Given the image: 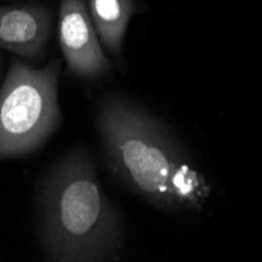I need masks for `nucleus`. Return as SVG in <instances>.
Segmentation results:
<instances>
[{"label": "nucleus", "instance_id": "1", "mask_svg": "<svg viewBox=\"0 0 262 262\" xmlns=\"http://www.w3.org/2000/svg\"><path fill=\"white\" fill-rule=\"evenodd\" d=\"M38 217L39 242L47 260H110L123 251L120 217L83 146L71 149L41 181Z\"/></svg>", "mask_w": 262, "mask_h": 262}, {"label": "nucleus", "instance_id": "2", "mask_svg": "<svg viewBox=\"0 0 262 262\" xmlns=\"http://www.w3.org/2000/svg\"><path fill=\"white\" fill-rule=\"evenodd\" d=\"M98 126L110 173L132 193L160 210H176L171 176L188 159L174 134L135 102L107 96Z\"/></svg>", "mask_w": 262, "mask_h": 262}, {"label": "nucleus", "instance_id": "3", "mask_svg": "<svg viewBox=\"0 0 262 262\" xmlns=\"http://www.w3.org/2000/svg\"><path fill=\"white\" fill-rule=\"evenodd\" d=\"M57 60L42 68L13 61L0 88V159L38 151L61 124Z\"/></svg>", "mask_w": 262, "mask_h": 262}, {"label": "nucleus", "instance_id": "4", "mask_svg": "<svg viewBox=\"0 0 262 262\" xmlns=\"http://www.w3.org/2000/svg\"><path fill=\"white\" fill-rule=\"evenodd\" d=\"M58 42L68 71L73 76L96 79L112 69L85 0L60 2Z\"/></svg>", "mask_w": 262, "mask_h": 262}, {"label": "nucleus", "instance_id": "5", "mask_svg": "<svg viewBox=\"0 0 262 262\" xmlns=\"http://www.w3.org/2000/svg\"><path fill=\"white\" fill-rule=\"evenodd\" d=\"M52 30V14L44 5L0 7V49L27 60H41Z\"/></svg>", "mask_w": 262, "mask_h": 262}, {"label": "nucleus", "instance_id": "6", "mask_svg": "<svg viewBox=\"0 0 262 262\" xmlns=\"http://www.w3.org/2000/svg\"><path fill=\"white\" fill-rule=\"evenodd\" d=\"M88 11L104 49L120 58L129 20L135 13V0H90Z\"/></svg>", "mask_w": 262, "mask_h": 262}, {"label": "nucleus", "instance_id": "7", "mask_svg": "<svg viewBox=\"0 0 262 262\" xmlns=\"http://www.w3.org/2000/svg\"><path fill=\"white\" fill-rule=\"evenodd\" d=\"M171 192L176 210H200L210 195V185L207 184L206 178L192 165L188 157L178 165V168L171 176Z\"/></svg>", "mask_w": 262, "mask_h": 262}]
</instances>
